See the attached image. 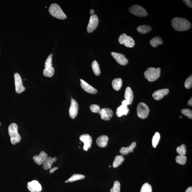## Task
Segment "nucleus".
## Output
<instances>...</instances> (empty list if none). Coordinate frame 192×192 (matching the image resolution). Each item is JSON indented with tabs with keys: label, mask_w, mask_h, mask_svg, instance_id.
Masks as SVG:
<instances>
[{
	"label": "nucleus",
	"mask_w": 192,
	"mask_h": 192,
	"mask_svg": "<svg viewBox=\"0 0 192 192\" xmlns=\"http://www.w3.org/2000/svg\"><path fill=\"white\" fill-rule=\"evenodd\" d=\"M171 24L175 30L179 31H186L191 28V24L184 18L176 17L172 20Z\"/></svg>",
	"instance_id": "f257e3e1"
},
{
	"label": "nucleus",
	"mask_w": 192,
	"mask_h": 192,
	"mask_svg": "<svg viewBox=\"0 0 192 192\" xmlns=\"http://www.w3.org/2000/svg\"><path fill=\"white\" fill-rule=\"evenodd\" d=\"M8 133L11 137V142L13 145L19 143L21 137L18 132V126L15 123H12L8 127Z\"/></svg>",
	"instance_id": "f03ea898"
},
{
	"label": "nucleus",
	"mask_w": 192,
	"mask_h": 192,
	"mask_svg": "<svg viewBox=\"0 0 192 192\" xmlns=\"http://www.w3.org/2000/svg\"><path fill=\"white\" fill-rule=\"evenodd\" d=\"M161 74V68L150 67L145 72V78L149 82H154L158 79Z\"/></svg>",
	"instance_id": "7ed1b4c3"
},
{
	"label": "nucleus",
	"mask_w": 192,
	"mask_h": 192,
	"mask_svg": "<svg viewBox=\"0 0 192 192\" xmlns=\"http://www.w3.org/2000/svg\"><path fill=\"white\" fill-rule=\"evenodd\" d=\"M49 12L50 15L57 19H65L67 18L65 14L57 4H52L49 8Z\"/></svg>",
	"instance_id": "20e7f679"
},
{
	"label": "nucleus",
	"mask_w": 192,
	"mask_h": 192,
	"mask_svg": "<svg viewBox=\"0 0 192 192\" xmlns=\"http://www.w3.org/2000/svg\"><path fill=\"white\" fill-rule=\"evenodd\" d=\"M129 11L131 14L139 17H145L148 15V13L142 6L134 5L129 8Z\"/></svg>",
	"instance_id": "39448f33"
},
{
	"label": "nucleus",
	"mask_w": 192,
	"mask_h": 192,
	"mask_svg": "<svg viewBox=\"0 0 192 192\" xmlns=\"http://www.w3.org/2000/svg\"><path fill=\"white\" fill-rule=\"evenodd\" d=\"M137 114L138 116L142 119H145L148 116L149 110L148 106L144 103H139L137 106Z\"/></svg>",
	"instance_id": "423d86ee"
},
{
	"label": "nucleus",
	"mask_w": 192,
	"mask_h": 192,
	"mask_svg": "<svg viewBox=\"0 0 192 192\" xmlns=\"http://www.w3.org/2000/svg\"><path fill=\"white\" fill-rule=\"evenodd\" d=\"M119 42L120 44H124L127 47L132 48L135 45V42L132 38L123 34L119 38Z\"/></svg>",
	"instance_id": "0eeeda50"
},
{
	"label": "nucleus",
	"mask_w": 192,
	"mask_h": 192,
	"mask_svg": "<svg viewBox=\"0 0 192 192\" xmlns=\"http://www.w3.org/2000/svg\"><path fill=\"white\" fill-rule=\"evenodd\" d=\"M99 23V19L98 16L93 15L90 16L89 21L87 28L88 33H92L97 27Z\"/></svg>",
	"instance_id": "6e6552de"
},
{
	"label": "nucleus",
	"mask_w": 192,
	"mask_h": 192,
	"mask_svg": "<svg viewBox=\"0 0 192 192\" xmlns=\"http://www.w3.org/2000/svg\"><path fill=\"white\" fill-rule=\"evenodd\" d=\"M15 79V91L18 94L21 93L25 90V88L23 85L21 76L19 74L15 73L14 75Z\"/></svg>",
	"instance_id": "1a4fd4ad"
},
{
	"label": "nucleus",
	"mask_w": 192,
	"mask_h": 192,
	"mask_svg": "<svg viewBox=\"0 0 192 192\" xmlns=\"http://www.w3.org/2000/svg\"><path fill=\"white\" fill-rule=\"evenodd\" d=\"M80 140L84 143L83 149L84 151H87L91 147L92 142V137L88 134H83L80 136Z\"/></svg>",
	"instance_id": "9d476101"
},
{
	"label": "nucleus",
	"mask_w": 192,
	"mask_h": 192,
	"mask_svg": "<svg viewBox=\"0 0 192 192\" xmlns=\"http://www.w3.org/2000/svg\"><path fill=\"white\" fill-rule=\"evenodd\" d=\"M111 54L116 61L121 65H126L128 63V60L124 54L117 52H111Z\"/></svg>",
	"instance_id": "9b49d317"
},
{
	"label": "nucleus",
	"mask_w": 192,
	"mask_h": 192,
	"mask_svg": "<svg viewBox=\"0 0 192 192\" xmlns=\"http://www.w3.org/2000/svg\"><path fill=\"white\" fill-rule=\"evenodd\" d=\"M98 113L100 114L101 118L105 121L109 120L113 115L112 111L109 108L100 109Z\"/></svg>",
	"instance_id": "f8f14e48"
},
{
	"label": "nucleus",
	"mask_w": 192,
	"mask_h": 192,
	"mask_svg": "<svg viewBox=\"0 0 192 192\" xmlns=\"http://www.w3.org/2000/svg\"><path fill=\"white\" fill-rule=\"evenodd\" d=\"M78 110V103L74 99H72L71 104L69 109L70 116L72 119H74L77 115Z\"/></svg>",
	"instance_id": "ddd939ff"
},
{
	"label": "nucleus",
	"mask_w": 192,
	"mask_h": 192,
	"mask_svg": "<svg viewBox=\"0 0 192 192\" xmlns=\"http://www.w3.org/2000/svg\"><path fill=\"white\" fill-rule=\"evenodd\" d=\"M28 188L31 192H40L42 190L41 185L37 181H33L28 183Z\"/></svg>",
	"instance_id": "4468645a"
},
{
	"label": "nucleus",
	"mask_w": 192,
	"mask_h": 192,
	"mask_svg": "<svg viewBox=\"0 0 192 192\" xmlns=\"http://www.w3.org/2000/svg\"><path fill=\"white\" fill-rule=\"evenodd\" d=\"M80 86L85 91L91 94H96L97 92V90L90 85L84 80H80Z\"/></svg>",
	"instance_id": "2eb2a0df"
},
{
	"label": "nucleus",
	"mask_w": 192,
	"mask_h": 192,
	"mask_svg": "<svg viewBox=\"0 0 192 192\" xmlns=\"http://www.w3.org/2000/svg\"><path fill=\"white\" fill-rule=\"evenodd\" d=\"M47 157V154L42 151L40 153L39 155L34 156L33 157V159L34 162L37 165H41L43 164L44 161Z\"/></svg>",
	"instance_id": "dca6fc26"
},
{
	"label": "nucleus",
	"mask_w": 192,
	"mask_h": 192,
	"mask_svg": "<svg viewBox=\"0 0 192 192\" xmlns=\"http://www.w3.org/2000/svg\"><path fill=\"white\" fill-rule=\"evenodd\" d=\"M169 90L168 89H161L156 91L153 93L152 96L155 100H159L161 99L163 97L168 94Z\"/></svg>",
	"instance_id": "f3484780"
},
{
	"label": "nucleus",
	"mask_w": 192,
	"mask_h": 192,
	"mask_svg": "<svg viewBox=\"0 0 192 192\" xmlns=\"http://www.w3.org/2000/svg\"><path fill=\"white\" fill-rule=\"evenodd\" d=\"M57 160V158L56 157L52 158L50 157H48L43 163L42 168L45 170H47L51 168L52 165H53V163L56 162Z\"/></svg>",
	"instance_id": "a211bd4d"
},
{
	"label": "nucleus",
	"mask_w": 192,
	"mask_h": 192,
	"mask_svg": "<svg viewBox=\"0 0 192 192\" xmlns=\"http://www.w3.org/2000/svg\"><path fill=\"white\" fill-rule=\"evenodd\" d=\"M109 138L106 135L101 136L96 139V142L98 146L103 148L108 144Z\"/></svg>",
	"instance_id": "6ab92c4d"
},
{
	"label": "nucleus",
	"mask_w": 192,
	"mask_h": 192,
	"mask_svg": "<svg viewBox=\"0 0 192 192\" xmlns=\"http://www.w3.org/2000/svg\"><path fill=\"white\" fill-rule=\"evenodd\" d=\"M136 145V143L135 142H133L130 146L125 147H122L120 149V152L123 155H128L129 153L133 152V149L135 148Z\"/></svg>",
	"instance_id": "aec40b11"
},
{
	"label": "nucleus",
	"mask_w": 192,
	"mask_h": 192,
	"mask_svg": "<svg viewBox=\"0 0 192 192\" xmlns=\"http://www.w3.org/2000/svg\"><path fill=\"white\" fill-rule=\"evenodd\" d=\"M133 92L130 87H127L125 90V100L128 101L129 105L132 104L133 99Z\"/></svg>",
	"instance_id": "412c9836"
},
{
	"label": "nucleus",
	"mask_w": 192,
	"mask_h": 192,
	"mask_svg": "<svg viewBox=\"0 0 192 192\" xmlns=\"http://www.w3.org/2000/svg\"><path fill=\"white\" fill-rule=\"evenodd\" d=\"M129 110L127 106L121 105L117 109L116 114L119 117H120L123 115H127L128 114Z\"/></svg>",
	"instance_id": "4be33fe9"
},
{
	"label": "nucleus",
	"mask_w": 192,
	"mask_h": 192,
	"mask_svg": "<svg viewBox=\"0 0 192 192\" xmlns=\"http://www.w3.org/2000/svg\"><path fill=\"white\" fill-rule=\"evenodd\" d=\"M112 85L114 89L116 91L120 90L122 85V79L120 78L115 79L112 80Z\"/></svg>",
	"instance_id": "5701e85b"
},
{
	"label": "nucleus",
	"mask_w": 192,
	"mask_h": 192,
	"mask_svg": "<svg viewBox=\"0 0 192 192\" xmlns=\"http://www.w3.org/2000/svg\"><path fill=\"white\" fill-rule=\"evenodd\" d=\"M163 43L162 38L159 36H156L152 38L150 41V44L153 47H155L158 45Z\"/></svg>",
	"instance_id": "b1692460"
},
{
	"label": "nucleus",
	"mask_w": 192,
	"mask_h": 192,
	"mask_svg": "<svg viewBox=\"0 0 192 192\" xmlns=\"http://www.w3.org/2000/svg\"><path fill=\"white\" fill-rule=\"evenodd\" d=\"M125 158L122 155H117L115 157V160L113 163V167L114 168H116L122 164L124 161Z\"/></svg>",
	"instance_id": "393cba45"
},
{
	"label": "nucleus",
	"mask_w": 192,
	"mask_h": 192,
	"mask_svg": "<svg viewBox=\"0 0 192 192\" xmlns=\"http://www.w3.org/2000/svg\"><path fill=\"white\" fill-rule=\"evenodd\" d=\"M137 29L139 33L145 34L150 31L151 30V28L150 26L144 25L139 26L137 27Z\"/></svg>",
	"instance_id": "a878e982"
},
{
	"label": "nucleus",
	"mask_w": 192,
	"mask_h": 192,
	"mask_svg": "<svg viewBox=\"0 0 192 192\" xmlns=\"http://www.w3.org/2000/svg\"><path fill=\"white\" fill-rule=\"evenodd\" d=\"M92 67L93 71L95 75L96 76H99L100 74L99 66L96 60H94L92 62Z\"/></svg>",
	"instance_id": "bb28decb"
},
{
	"label": "nucleus",
	"mask_w": 192,
	"mask_h": 192,
	"mask_svg": "<svg viewBox=\"0 0 192 192\" xmlns=\"http://www.w3.org/2000/svg\"><path fill=\"white\" fill-rule=\"evenodd\" d=\"M54 68L53 67L49 68H45L43 71L44 76H45L51 77L54 75Z\"/></svg>",
	"instance_id": "cd10ccee"
},
{
	"label": "nucleus",
	"mask_w": 192,
	"mask_h": 192,
	"mask_svg": "<svg viewBox=\"0 0 192 192\" xmlns=\"http://www.w3.org/2000/svg\"><path fill=\"white\" fill-rule=\"evenodd\" d=\"M85 178V176L84 175L80 174H75L73 175L72 176L68 179V181L69 182H72L83 179Z\"/></svg>",
	"instance_id": "c85d7f7f"
},
{
	"label": "nucleus",
	"mask_w": 192,
	"mask_h": 192,
	"mask_svg": "<svg viewBox=\"0 0 192 192\" xmlns=\"http://www.w3.org/2000/svg\"><path fill=\"white\" fill-rule=\"evenodd\" d=\"M160 139V135L158 132H155L153 137L152 140V145L153 147L156 148L157 145L158 144Z\"/></svg>",
	"instance_id": "c756f323"
},
{
	"label": "nucleus",
	"mask_w": 192,
	"mask_h": 192,
	"mask_svg": "<svg viewBox=\"0 0 192 192\" xmlns=\"http://www.w3.org/2000/svg\"><path fill=\"white\" fill-rule=\"evenodd\" d=\"M187 157L185 155H179L176 158L177 163L181 165H184L187 161Z\"/></svg>",
	"instance_id": "7c9ffc66"
},
{
	"label": "nucleus",
	"mask_w": 192,
	"mask_h": 192,
	"mask_svg": "<svg viewBox=\"0 0 192 192\" xmlns=\"http://www.w3.org/2000/svg\"><path fill=\"white\" fill-rule=\"evenodd\" d=\"M177 151L179 155H185L187 153L186 145L182 144L181 146L178 147L177 148Z\"/></svg>",
	"instance_id": "2f4dec72"
},
{
	"label": "nucleus",
	"mask_w": 192,
	"mask_h": 192,
	"mask_svg": "<svg viewBox=\"0 0 192 192\" xmlns=\"http://www.w3.org/2000/svg\"><path fill=\"white\" fill-rule=\"evenodd\" d=\"M141 192H152L151 186L148 183H145L141 187Z\"/></svg>",
	"instance_id": "473e14b6"
},
{
	"label": "nucleus",
	"mask_w": 192,
	"mask_h": 192,
	"mask_svg": "<svg viewBox=\"0 0 192 192\" xmlns=\"http://www.w3.org/2000/svg\"><path fill=\"white\" fill-rule=\"evenodd\" d=\"M120 184L118 181H115L112 189H110L111 192H120Z\"/></svg>",
	"instance_id": "72a5a7b5"
},
{
	"label": "nucleus",
	"mask_w": 192,
	"mask_h": 192,
	"mask_svg": "<svg viewBox=\"0 0 192 192\" xmlns=\"http://www.w3.org/2000/svg\"><path fill=\"white\" fill-rule=\"evenodd\" d=\"M182 114L190 119L192 118V111L189 109H183L181 111Z\"/></svg>",
	"instance_id": "f704fd0d"
},
{
	"label": "nucleus",
	"mask_w": 192,
	"mask_h": 192,
	"mask_svg": "<svg viewBox=\"0 0 192 192\" xmlns=\"http://www.w3.org/2000/svg\"><path fill=\"white\" fill-rule=\"evenodd\" d=\"M52 54H50V55L48 56V58L46 59L45 62V68H49L51 67L52 66Z\"/></svg>",
	"instance_id": "c9c22d12"
},
{
	"label": "nucleus",
	"mask_w": 192,
	"mask_h": 192,
	"mask_svg": "<svg viewBox=\"0 0 192 192\" xmlns=\"http://www.w3.org/2000/svg\"><path fill=\"white\" fill-rule=\"evenodd\" d=\"M185 87L187 89L191 88L192 86V75L190 76L186 80L185 84Z\"/></svg>",
	"instance_id": "e433bc0d"
},
{
	"label": "nucleus",
	"mask_w": 192,
	"mask_h": 192,
	"mask_svg": "<svg viewBox=\"0 0 192 192\" xmlns=\"http://www.w3.org/2000/svg\"><path fill=\"white\" fill-rule=\"evenodd\" d=\"M90 110L94 113H98L100 110V106L96 104H92L90 107Z\"/></svg>",
	"instance_id": "4c0bfd02"
},
{
	"label": "nucleus",
	"mask_w": 192,
	"mask_h": 192,
	"mask_svg": "<svg viewBox=\"0 0 192 192\" xmlns=\"http://www.w3.org/2000/svg\"><path fill=\"white\" fill-rule=\"evenodd\" d=\"M183 1L185 3L187 7L191 8L192 7L191 1H190V0H185V1Z\"/></svg>",
	"instance_id": "58836bf2"
},
{
	"label": "nucleus",
	"mask_w": 192,
	"mask_h": 192,
	"mask_svg": "<svg viewBox=\"0 0 192 192\" xmlns=\"http://www.w3.org/2000/svg\"><path fill=\"white\" fill-rule=\"evenodd\" d=\"M58 169V167H54V168H50V174H52L53 173L54 171L57 170Z\"/></svg>",
	"instance_id": "ea45409f"
},
{
	"label": "nucleus",
	"mask_w": 192,
	"mask_h": 192,
	"mask_svg": "<svg viewBox=\"0 0 192 192\" xmlns=\"http://www.w3.org/2000/svg\"><path fill=\"white\" fill-rule=\"evenodd\" d=\"M122 104V105H123V106H127L128 105H129V103L128 101H127V100H126L123 101Z\"/></svg>",
	"instance_id": "a19ab883"
},
{
	"label": "nucleus",
	"mask_w": 192,
	"mask_h": 192,
	"mask_svg": "<svg viewBox=\"0 0 192 192\" xmlns=\"http://www.w3.org/2000/svg\"><path fill=\"white\" fill-rule=\"evenodd\" d=\"M185 192H192V187H190L188 188Z\"/></svg>",
	"instance_id": "79ce46f5"
},
{
	"label": "nucleus",
	"mask_w": 192,
	"mask_h": 192,
	"mask_svg": "<svg viewBox=\"0 0 192 192\" xmlns=\"http://www.w3.org/2000/svg\"><path fill=\"white\" fill-rule=\"evenodd\" d=\"M188 103L190 106H192V98L188 101Z\"/></svg>",
	"instance_id": "37998d69"
},
{
	"label": "nucleus",
	"mask_w": 192,
	"mask_h": 192,
	"mask_svg": "<svg viewBox=\"0 0 192 192\" xmlns=\"http://www.w3.org/2000/svg\"><path fill=\"white\" fill-rule=\"evenodd\" d=\"M90 14H91V15H93V14L94 12V10L93 9L90 10Z\"/></svg>",
	"instance_id": "c03bdc74"
},
{
	"label": "nucleus",
	"mask_w": 192,
	"mask_h": 192,
	"mask_svg": "<svg viewBox=\"0 0 192 192\" xmlns=\"http://www.w3.org/2000/svg\"><path fill=\"white\" fill-rule=\"evenodd\" d=\"M65 182L66 183H67L68 182V180H67V181H65Z\"/></svg>",
	"instance_id": "a18cd8bd"
},
{
	"label": "nucleus",
	"mask_w": 192,
	"mask_h": 192,
	"mask_svg": "<svg viewBox=\"0 0 192 192\" xmlns=\"http://www.w3.org/2000/svg\"><path fill=\"white\" fill-rule=\"evenodd\" d=\"M180 118H182V117H181V116H180Z\"/></svg>",
	"instance_id": "49530a36"
},
{
	"label": "nucleus",
	"mask_w": 192,
	"mask_h": 192,
	"mask_svg": "<svg viewBox=\"0 0 192 192\" xmlns=\"http://www.w3.org/2000/svg\"><path fill=\"white\" fill-rule=\"evenodd\" d=\"M109 167H111V165H110V166H109Z\"/></svg>",
	"instance_id": "de8ad7c7"
},
{
	"label": "nucleus",
	"mask_w": 192,
	"mask_h": 192,
	"mask_svg": "<svg viewBox=\"0 0 192 192\" xmlns=\"http://www.w3.org/2000/svg\"><path fill=\"white\" fill-rule=\"evenodd\" d=\"M0 125H1V123H0Z\"/></svg>",
	"instance_id": "09e8293b"
}]
</instances>
